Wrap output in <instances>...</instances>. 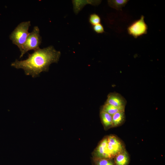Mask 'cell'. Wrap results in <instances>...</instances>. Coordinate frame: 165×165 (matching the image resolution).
Returning <instances> with one entry per match:
<instances>
[{"instance_id": "cell-8", "label": "cell", "mask_w": 165, "mask_h": 165, "mask_svg": "<svg viewBox=\"0 0 165 165\" xmlns=\"http://www.w3.org/2000/svg\"><path fill=\"white\" fill-rule=\"evenodd\" d=\"M113 160L115 165H128L130 161L129 156L126 149L116 155Z\"/></svg>"}, {"instance_id": "cell-5", "label": "cell", "mask_w": 165, "mask_h": 165, "mask_svg": "<svg viewBox=\"0 0 165 165\" xmlns=\"http://www.w3.org/2000/svg\"><path fill=\"white\" fill-rule=\"evenodd\" d=\"M108 148L112 159L117 154L125 149L123 142L117 137L110 135L107 137Z\"/></svg>"}, {"instance_id": "cell-9", "label": "cell", "mask_w": 165, "mask_h": 165, "mask_svg": "<svg viewBox=\"0 0 165 165\" xmlns=\"http://www.w3.org/2000/svg\"><path fill=\"white\" fill-rule=\"evenodd\" d=\"M112 127H116L122 125L125 119V111H119L112 116Z\"/></svg>"}, {"instance_id": "cell-14", "label": "cell", "mask_w": 165, "mask_h": 165, "mask_svg": "<svg viewBox=\"0 0 165 165\" xmlns=\"http://www.w3.org/2000/svg\"><path fill=\"white\" fill-rule=\"evenodd\" d=\"M90 23L93 26L100 23L101 19L100 16L96 13L91 14L89 18Z\"/></svg>"}, {"instance_id": "cell-2", "label": "cell", "mask_w": 165, "mask_h": 165, "mask_svg": "<svg viewBox=\"0 0 165 165\" xmlns=\"http://www.w3.org/2000/svg\"><path fill=\"white\" fill-rule=\"evenodd\" d=\"M31 25L30 21L20 23L9 35L12 43L17 46L20 51L30 33L28 30Z\"/></svg>"}, {"instance_id": "cell-1", "label": "cell", "mask_w": 165, "mask_h": 165, "mask_svg": "<svg viewBox=\"0 0 165 165\" xmlns=\"http://www.w3.org/2000/svg\"><path fill=\"white\" fill-rule=\"evenodd\" d=\"M61 53L50 46L43 49L34 50L29 54L26 60L19 61L16 60L11 65L16 69H22L26 75L35 78L42 72H47L53 63H57L59 60Z\"/></svg>"}, {"instance_id": "cell-15", "label": "cell", "mask_w": 165, "mask_h": 165, "mask_svg": "<svg viewBox=\"0 0 165 165\" xmlns=\"http://www.w3.org/2000/svg\"><path fill=\"white\" fill-rule=\"evenodd\" d=\"M93 29L97 34H102L105 32L104 28L101 23L93 26Z\"/></svg>"}, {"instance_id": "cell-10", "label": "cell", "mask_w": 165, "mask_h": 165, "mask_svg": "<svg viewBox=\"0 0 165 165\" xmlns=\"http://www.w3.org/2000/svg\"><path fill=\"white\" fill-rule=\"evenodd\" d=\"M100 117L102 123L106 128L112 127V116L109 114L101 111Z\"/></svg>"}, {"instance_id": "cell-12", "label": "cell", "mask_w": 165, "mask_h": 165, "mask_svg": "<svg viewBox=\"0 0 165 165\" xmlns=\"http://www.w3.org/2000/svg\"><path fill=\"white\" fill-rule=\"evenodd\" d=\"M125 108H119L112 105L105 104L103 106L101 111L105 112L112 116L115 113L121 111H125Z\"/></svg>"}, {"instance_id": "cell-11", "label": "cell", "mask_w": 165, "mask_h": 165, "mask_svg": "<svg viewBox=\"0 0 165 165\" xmlns=\"http://www.w3.org/2000/svg\"><path fill=\"white\" fill-rule=\"evenodd\" d=\"M127 0H108V5L111 7L118 10H122L129 1Z\"/></svg>"}, {"instance_id": "cell-4", "label": "cell", "mask_w": 165, "mask_h": 165, "mask_svg": "<svg viewBox=\"0 0 165 165\" xmlns=\"http://www.w3.org/2000/svg\"><path fill=\"white\" fill-rule=\"evenodd\" d=\"M145 17L141 15L140 19L130 24L127 28L128 34L135 38L147 33L148 27L144 20Z\"/></svg>"}, {"instance_id": "cell-3", "label": "cell", "mask_w": 165, "mask_h": 165, "mask_svg": "<svg viewBox=\"0 0 165 165\" xmlns=\"http://www.w3.org/2000/svg\"><path fill=\"white\" fill-rule=\"evenodd\" d=\"M42 41L39 29L37 26H35L32 31L29 33L20 51L21 54L20 58H21L24 54L29 50H35L39 48Z\"/></svg>"}, {"instance_id": "cell-6", "label": "cell", "mask_w": 165, "mask_h": 165, "mask_svg": "<svg viewBox=\"0 0 165 165\" xmlns=\"http://www.w3.org/2000/svg\"><path fill=\"white\" fill-rule=\"evenodd\" d=\"M105 104L119 108H125L127 104L125 99L120 94L116 92L110 93L108 95Z\"/></svg>"}, {"instance_id": "cell-13", "label": "cell", "mask_w": 165, "mask_h": 165, "mask_svg": "<svg viewBox=\"0 0 165 165\" xmlns=\"http://www.w3.org/2000/svg\"><path fill=\"white\" fill-rule=\"evenodd\" d=\"M93 160L94 165H115L113 159L94 157Z\"/></svg>"}, {"instance_id": "cell-7", "label": "cell", "mask_w": 165, "mask_h": 165, "mask_svg": "<svg viewBox=\"0 0 165 165\" xmlns=\"http://www.w3.org/2000/svg\"><path fill=\"white\" fill-rule=\"evenodd\" d=\"M107 137L100 142L94 152V157L113 159L108 148Z\"/></svg>"}]
</instances>
